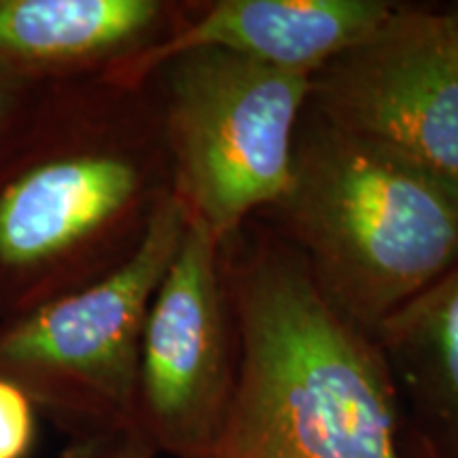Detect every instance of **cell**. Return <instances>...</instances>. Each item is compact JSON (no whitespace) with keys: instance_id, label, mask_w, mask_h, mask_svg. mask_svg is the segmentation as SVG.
Returning <instances> with one entry per match:
<instances>
[{"instance_id":"6da1fadb","label":"cell","mask_w":458,"mask_h":458,"mask_svg":"<svg viewBox=\"0 0 458 458\" xmlns=\"http://www.w3.org/2000/svg\"><path fill=\"white\" fill-rule=\"evenodd\" d=\"M170 189L151 81L49 85L0 153V323L123 263Z\"/></svg>"},{"instance_id":"7a4b0ae2","label":"cell","mask_w":458,"mask_h":458,"mask_svg":"<svg viewBox=\"0 0 458 458\" xmlns=\"http://www.w3.org/2000/svg\"><path fill=\"white\" fill-rule=\"evenodd\" d=\"M225 289L236 374L196 458H403L391 360L323 295L297 250H255Z\"/></svg>"},{"instance_id":"3957f363","label":"cell","mask_w":458,"mask_h":458,"mask_svg":"<svg viewBox=\"0 0 458 458\" xmlns=\"http://www.w3.org/2000/svg\"><path fill=\"white\" fill-rule=\"evenodd\" d=\"M276 206L323 295L369 335L458 266L456 182L325 122L295 139Z\"/></svg>"},{"instance_id":"277c9868","label":"cell","mask_w":458,"mask_h":458,"mask_svg":"<svg viewBox=\"0 0 458 458\" xmlns=\"http://www.w3.org/2000/svg\"><path fill=\"white\" fill-rule=\"evenodd\" d=\"M185 227L187 208L170 189L123 263L0 323V377L72 439L136 425L142 331Z\"/></svg>"},{"instance_id":"5b68a950","label":"cell","mask_w":458,"mask_h":458,"mask_svg":"<svg viewBox=\"0 0 458 458\" xmlns=\"http://www.w3.org/2000/svg\"><path fill=\"white\" fill-rule=\"evenodd\" d=\"M153 77L172 189L187 215L225 244L253 210L289 191L312 74L199 49Z\"/></svg>"},{"instance_id":"8992f818","label":"cell","mask_w":458,"mask_h":458,"mask_svg":"<svg viewBox=\"0 0 458 458\" xmlns=\"http://www.w3.org/2000/svg\"><path fill=\"white\" fill-rule=\"evenodd\" d=\"M221 249L202 223L187 227L148 308L140 344L136 425L159 454L196 458L223 414L236 374Z\"/></svg>"},{"instance_id":"52a82bcc","label":"cell","mask_w":458,"mask_h":458,"mask_svg":"<svg viewBox=\"0 0 458 458\" xmlns=\"http://www.w3.org/2000/svg\"><path fill=\"white\" fill-rule=\"evenodd\" d=\"M325 123L399 148L458 185V74L433 11L399 9L312 74Z\"/></svg>"},{"instance_id":"ba28073f","label":"cell","mask_w":458,"mask_h":458,"mask_svg":"<svg viewBox=\"0 0 458 458\" xmlns=\"http://www.w3.org/2000/svg\"><path fill=\"white\" fill-rule=\"evenodd\" d=\"M393 11L382 0H219L193 17L185 13L164 41L100 79L142 88L170 60L199 49L314 74L368 38Z\"/></svg>"},{"instance_id":"9c48e42d","label":"cell","mask_w":458,"mask_h":458,"mask_svg":"<svg viewBox=\"0 0 458 458\" xmlns=\"http://www.w3.org/2000/svg\"><path fill=\"white\" fill-rule=\"evenodd\" d=\"M185 13L162 0H0V64L47 85L100 79L164 41Z\"/></svg>"},{"instance_id":"30bf717a","label":"cell","mask_w":458,"mask_h":458,"mask_svg":"<svg viewBox=\"0 0 458 458\" xmlns=\"http://www.w3.org/2000/svg\"><path fill=\"white\" fill-rule=\"evenodd\" d=\"M388 360L414 376L458 435V266L376 331Z\"/></svg>"},{"instance_id":"8fae6325","label":"cell","mask_w":458,"mask_h":458,"mask_svg":"<svg viewBox=\"0 0 458 458\" xmlns=\"http://www.w3.org/2000/svg\"><path fill=\"white\" fill-rule=\"evenodd\" d=\"M37 444V408L0 377V458H28Z\"/></svg>"},{"instance_id":"7c38bea8","label":"cell","mask_w":458,"mask_h":458,"mask_svg":"<svg viewBox=\"0 0 458 458\" xmlns=\"http://www.w3.org/2000/svg\"><path fill=\"white\" fill-rule=\"evenodd\" d=\"M159 454L139 425L71 439L60 458H156Z\"/></svg>"},{"instance_id":"4fadbf2b","label":"cell","mask_w":458,"mask_h":458,"mask_svg":"<svg viewBox=\"0 0 458 458\" xmlns=\"http://www.w3.org/2000/svg\"><path fill=\"white\" fill-rule=\"evenodd\" d=\"M47 88V83L32 81L0 64V153L30 117Z\"/></svg>"},{"instance_id":"5bb4252c","label":"cell","mask_w":458,"mask_h":458,"mask_svg":"<svg viewBox=\"0 0 458 458\" xmlns=\"http://www.w3.org/2000/svg\"><path fill=\"white\" fill-rule=\"evenodd\" d=\"M435 21H437V30L439 37H442L445 54H448L452 66L458 74V9L435 13Z\"/></svg>"}]
</instances>
